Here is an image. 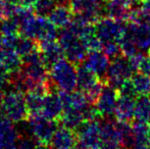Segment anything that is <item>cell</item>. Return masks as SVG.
Instances as JSON below:
<instances>
[{
    "mask_svg": "<svg viewBox=\"0 0 150 149\" xmlns=\"http://www.w3.org/2000/svg\"><path fill=\"white\" fill-rule=\"evenodd\" d=\"M124 34L132 40L138 51L150 50V26L128 23Z\"/></svg>",
    "mask_w": 150,
    "mask_h": 149,
    "instance_id": "30bf717a",
    "label": "cell"
},
{
    "mask_svg": "<svg viewBox=\"0 0 150 149\" xmlns=\"http://www.w3.org/2000/svg\"><path fill=\"white\" fill-rule=\"evenodd\" d=\"M117 127L119 130L120 146L126 149H131L133 145V130L129 121H117Z\"/></svg>",
    "mask_w": 150,
    "mask_h": 149,
    "instance_id": "484cf974",
    "label": "cell"
},
{
    "mask_svg": "<svg viewBox=\"0 0 150 149\" xmlns=\"http://www.w3.org/2000/svg\"><path fill=\"white\" fill-rule=\"evenodd\" d=\"M100 126L103 143L115 144V145L120 146V134L117 127V123L109 121V119H105V121H100Z\"/></svg>",
    "mask_w": 150,
    "mask_h": 149,
    "instance_id": "7402d4cb",
    "label": "cell"
},
{
    "mask_svg": "<svg viewBox=\"0 0 150 149\" xmlns=\"http://www.w3.org/2000/svg\"><path fill=\"white\" fill-rule=\"evenodd\" d=\"M27 127L30 135L38 142V144L48 146L54 132L56 131L57 124L56 121L47 119L42 113H35L29 115Z\"/></svg>",
    "mask_w": 150,
    "mask_h": 149,
    "instance_id": "3957f363",
    "label": "cell"
},
{
    "mask_svg": "<svg viewBox=\"0 0 150 149\" xmlns=\"http://www.w3.org/2000/svg\"><path fill=\"white\" fill-rule=\"evenodd\" d=\"M7 18V12H6V2L0 0V20Z\"/></svg>",
    "mask_w": 150,
    "mask_h": 149,
    "instance_id": "836d02e7",
    "label": "cell"
},
{
    "mask_svg": "<svg viewBox=\"0 0 150 149\" xmlns=\"http://www.w3.org/2000/svg\"><path fill=\"white\" fill-rule=\"evenodd\" d=\"M73 149H84V148H82V147H74Z\"/></svg>",
    "mask_w": 150,
    "mask_h": 149,
    "instance_id": "7bdbcfd3",
    "label": "cell"
},
{
    "mask_svg": "<svg viewBox=\"0 0 150 149\" xmlns=\"http://www.w3.org/2000/svg\"><path fill=\"white\" fill-rule=\"evenodd\" d=\"M18 139V134L12 125V121L0 112V145L16 144Z\"/></svg>",
    "mask_w": 150,
    "mask_h": 149,
    "instance_id": "ac0fdd59",
    "label": "cell"
},
{
    "mask_svg": "<svg viewBox=\"0 0 150 149\" xmlns=\"http://www.w3.org/2000/svg\"><path fill=\"white\" fill-rule=\"evenodd\" d=\"M20 24V33L25 37H28L35 41L43 40H56L57 31L56 27L45 16L31 13L22 20Z\"/></svg>",
    "mask_w": 150,
    "mask_h": 149,
    "instance_id": "6da1fadb",
    "label": "cell"
},
{
    "mask_svg": "<svg viewBox=\"0 0 150 149\" xmlns=\"http://www.w3.org/2000/svg\"><path fill=\"white\" fill-rule=\"evenodd\" d=\"M133 73L134 68L131 66L129 58L122 54L111 60L104 79L107 85L117 90L124 82L131 79Z\"/></svg>",
    "mask_w": 150,
    "mask_h": 149,
    "instance_id": "8992f818",
    "label": "cell"
},
{
    "mask_svg": "<svg viewBox=\"0 0 150 149\" xmlns=\"http://www.w3.org/2000/svg\"><path fill=\"white\" fill-rule=\"evenodd\" d=\"M117 99H119L117 90L109 85H104L98 99L94 103L95 107L99 112V115L101 117H109L115 114Z\"/></svg>",
    "mask_w": 150,
    "mask_h": 149,
    "instance_id": "9c48e42d",
    "label": "cell"
},
{
    "mask_svg": "<svg viewBox=\"0 0 150 149\" xmlns=\"http://www.w3.org/2000/svg\"><path fill=\"white\" fill-rule=\"evenodd\" d=\"M78 142L77 133L64 126L56 129L49 146L51 149H73Z\"/></svg>",
    "mask_w": 150,
    "mask_h": 149,
    "instance_id": "7c38bea8",
    "label": "cell"
},
{
    "mask_svg": "<svg viewBox=\"0 0 150 149\" xmlns=\"http://www.w3.org/2000/svg\"><path fill=\"white\" fill-rule=\"evenodd\" d=\"M55 2L56 0H37L33 6L34 11L41 16H49L51 10L55 6Z\"/></svg>",
    "mask_w": 150,
    "mask_h": 149,
    "instance_id": "f1b7e54d",
    "label": "cell"
},
{
    "mask_svg": "<svg viewBox=\"0 0 150 149\" xmlns=\"http://www.w3.org/2000/svg\"><path fill=\"white\" fill-rule=\"evenodd\" d=\"M148 59H149V62H150V50L148 51Z\"/></svg>",
    "mask_w": 150,
    "mask_h": 149,
    "instance_id": "b9f144b4",
    "label": "cell"
},
{
    "mask_svg": "<svg viewBox=\"0 0 150 149\" xmlns=\"http://www.w3.org/2000/svg\"><path fill=\"white\" fill-rule=\"evenodd\" d=\"M58 43L60 44L67 60L73 62L74 64H79L85 60L88 50L84 46L80 37L67 27L61 31L58 38Z\"/></svg>",
    "mask_w": 150,
    "mask_h": 149,
    "instance_id": "5b68a950",
    "label": "cell"
},
{
    "mask_svg": "<svg viewBox=\"0 0 150 149\" xmlns=\"http://www.w3.org/2000/svg\"><path fill=\"white\" fill-rule=\"evenodd\" d=\"M109 64V57L101 50L90 51L85 58V66L100 79L105 78Z\"/></svg>",
    "mask_w": 150,
    "mask_h": 149,
    "instance_id": "4fadbf2b",
    "label": "cell"
},
{
    "mask_svg": "<svg viewBox=\"0 0 150 149\" xmlns=\"http://www.w3.org/2000/svg\"><path fill=\"white\" fill-rule=\"evenodd\" d=\"M10 73H8L4 68L0 66V86L3 87L4 85H7L9 83Z\"/></svg>",
    "mask_w": 150,
    "mask_h": 149,
    "instance_id": "1f68e13d",
    "label": "cell"
},
{
    "mask_svg": "<svg viewBox=\"0 0 150 149\" xmlns=\"http://www.w3.org/2000/svg\"><path fill=\"white\" fill-rule=\"evenodd\" d=\"M99 81H100V78L97 77L85 64L79 66L77 68V87H79V89L84 93L87 92Z\"/></svg>",
    "mask_w": 150,
    "mask_h": 149,
    "instance_id": "d6986e66",
    "label": "cell"
},
{
    "mask_svg": "<svg viewBox=\"0 0 150 149\" xmlns=\"http://www.w3.org/2000/svg\"><path fill=\"white\" fill-rule=\"evenodd\" d=\"M46 95L40 94L38 92L29 91L26 96V103L28 106V109L30 114L35 113H41L42 105H43V100Z\"/></svg>",
    "mask_w": 150,
    "mask_h": 149,
    "instance_id": "4316f807",
    "label": "cell"
},
{
    "mask_svg": "<svg viewBox=\"0 0 150 149\" xmlns=\"http://www.w3.org/2000/svg\"><path fill=\"white\" fill-rule=\"evenodd\" d=\"M84 110L75 109V108L64 109L62 112V115L60 117L59 121H61L62 126L69 128V129L75 131V130H77L85 121Z\"/></svg>",
    "mask_w": 150,
    "mask_h": 149,
    "instance_id": "44dd1931",
    "label": "cell"
},
{
    "mask_svg": "<svg viewBox=\"0 0 150 149\" xmlns=\"http://www.w3.org/2000/svg\"><path fill=\"white\" fill-rule=\"evenodd\" d=\"M3 96H4L3 90H2V87L0 86V104L2 103V100H3Z\"/></svg>",
    "mask_w": 150,
    "mask_h": 149,
    "instance_id": "f35d334b",
    "label": "cell"
},
{
    "mask_svg": "<svg viewBox=\"0 0 150 149\" xmlns=\"http://www.w3.org/2000/svg\"><path fill=\"white\" fill-rule=\"evenodd\" d=\"M49 79L61 91L73 92L77 87V68L62 58L50 68Z\"/></svg>",
    "mask_w": 150,
    "mask_h": 149,
    "instance_id": "7a4b0ae2",
    "label": "cell"
},
{
    "mask_svg": "<svg viewBox=\"0 0 150 149\" xmlns=\"http://www.w3.org/2000/svg\"><path fill=\"white\" fill-rule=\"evenodd\" d=\"M20 33V24L14 18H4L0 24V34L4 36H13Z\"/></svg>",
    "mask_w": 150,
    "mask_h": 149,
    "instance_id": "83f0119b",
    "label": "cell"
},
{
    "mask_svg": "<svg viewBox=\"0 0 150 149\" xmlns=\"http://www.w3.org/2000/svg\"><path fill=\"white\" fill-rule=\"evenodd\" d=\"M102 51L106 54L108 57H117L120 55V47L119 42H106V43H102Z\"/></svg>",
    "mask_w": 150,
    "mask_h": 149,
    "instance_id": "f546056e",
    "label": "cell"
},
{
    "mask_svg": "<svg viewBox=\"0 0 150 149\" xmlns=\"http://www.w3.org/2000/svg\"><path fill=\"white\" fill-rule=\"evenodd\" d=\"M38 142L33 137H22L18 139L16 149H35Z\"/></svg>",
    "mask_w": 150,
    "mask_h": 149,
    "instance_id": "4dcf8cb0",
    "label": "cell"
},
{
    "mask_svg": "<svg viewBox=\"0 0 150 149\" xmlns=\"http://www.w3.org/2000/svg\"><path fill=\"white\" fill-rule=\"evenodd\" d=\"M112 1L119 2V3L122 4V5L127 6V7L133 8V6L136 5V4H139V1L140 0H112Z\"/></svg>",
    "mask_w": 150,
    "mask_h": 149,
    "instance_id": "d6a6232c",
    "label": "cell"
},
{
    "mask_svg": "<svg viewBox=\"0 0 150 149\" xmlns=\"http://www.w3.org/2000/svg\"><path fill=\"white\" fill-rule=\"evenodd\" d=\"M125 22L113 20L108 16H103L94 24V33L102 43L119 42L126 30Z\"/></svg>",
    "mask_w": 150,
    "mask_h": 149,
    "instance_id": "52a82bcc",
    "label": "cell"
},
{
    "mask_svg": "<svg viewBox=\"0 0 150 149\" xmlns=\"http://www.w3.org/2000/svg\"><path fill=\"white\" fill-rule=\"evenodd\" d=\"M0 149H16V144H9V145H0Z\"/></svg>",
    "mask_w": 150,
    "mask_h": 149,
    "instance_id": "74e56055",
    "label": "cell"
},
{
    "mask_svg": "<svg viewBox=\"0 0 150 149\" xmlns=\"http://www.w3.org/2000/svg\"><path fill=\"white\" fill-rule=\"evenodd\" d=\"M22 57L14 48L7 46L0 41V66L8 73H14L22 68Z\"/></svg>",
    "mask_w": 150,
    "mask_h": 149,
    "instance_id": "5bb4252c",
    "label": "cell"
},
{
    "mask_svg": "<svg viewBox=\"0 0 150 149\" xmlns=\"http://www.w3.org/2000/svg\"><path fill=\"white\" fill-rule=\"evenodd\" d=\"M38 49L41 53L43 62L47 68H50L55 62L62 59L63 50L56 40H43L38 44Z\"/></svg>",
    "mask_w": 150,
    "mask_h": 149,
    "instance_id": "8fae6325",
    "label": "cell"
},
{
    "mask_svg": "<svg viewBox=\"0 0 150 149\" xmlns=\"http://www.w3.org/2000/svg\"><path fill=\"white\" fill-rule=\"evenodd\" d=\"M37 0H18V4L25 7H33Z\"/></svg>",
    "mask_w": 150,
    "mask_h": 149,
    "instance_id": "e575fe53",
    "label": "cell"
},
{
    "mask_svg": "<svg viewBox=\"0 0 150 149\" xmlns=\"http://www.w3.org/2000/svg\"><path fill=\"white\" fill-rule=\"evenodd\" d=\"M131 8L122 5L119 2L112 1V0H106L103 7V14L113 20L126 22L129 20Z\"/></svg>",
    "mask_w": 150,
    "mask_h": 149,
    "instance_id": "ffe728a7",
    "label": "cell"
},
{
    "mask_svg": "<svg viewBox=\"0 0 150 149\" xmlns=\"http://www.w3.org/2000/svg\"><path fill=\"white\" fill-rule=\"evenodd\" d=\"M1 105L3 113L12 123L24 121L28 119L30 115L26 103V97L23 92L9 90L3 96Z\"/></svg>",
    "mask_w": 150,
    "mask_h": 149,
    "instance_id": "277c9868",
    "label": "cell"
},
{
    "mask_svg": "<svg viewBox=\"0 0 150 149\" xmlns=\"http://www.w3.org/2000/svg\"><path fill=\"white\" fill-rule=\"evenodd\" d=\"M45 147H47V146H43V145H39V146H37L35 149H45Z\"/></svg>",
    "mask_w": 150,
    "mask_h": 149,
    "instance_id": "60d3db41",
    "label": "cell"
},
{
    "mask_svg": "<svg viewBox=\"0 0 150 149\" xmlns=\"http://www.w3.org/2000/svg\"><path fill=\"white\" fill-rule=\"evenodd\" d=\"M134 119L138 121L150 125V97L147 95H139L136 98L134 110Z\"/></svg>",
    "mask_w": 150,
    "mask_h": 149,
    "instance_id": "603a6c76",
    "label": "cell"
},
{
    "mask_svg": "<svg viewBox=\"0 0 150 149\" xmlns=\"http://www.w3.org/2000/svg\"><path fill=\"white\" fill-rule=\"evenodd\" d=\"M131 82L137 95H147L150 93V76L137 72L131 77Z\"/></svg>",
    "mask_w": 150,
    "mask_h": 149,
    "instance_id": "d4e9b609",
    "label": "cell"
},
{
    "mask_svg": "<svg viewBox=\"0 0 150 149\" xmlns=\"http://www.w3.org/2000/svg\"><path fill=\"white\" fill-rule=\"evenodd\" d=\"M149 140H150V133H149Z\"/></svg>",
    "mask_w": 150,
    "mask_h": 149,
    "instance_id": "ee69618b",
    "label": "cell"
},
{
    "mask_svg": "<svg viewBox=\"0 0 150 149\" xmlns=\"http://www.w3.org/2000/svg\"><path fill=\"white\" fill-rule=\"evenodd\" d=\"M63 112V105L59 95L56 93H48L44 97L41 113L45 117L53 121H58Z\"/></svg>",
    "mask_w": 150,
    "mask_h": 149,
    "instance_id": "9a60e30c",
    "label": "cell"
},
{
    "mask_svg": "<svg viewBox=\"0 0 150 149\" xmlns=\"http://www.w3.org/2000/svg\"><path fill=\"white\" fill-rule=\"evenodd\" d=\"M73 14L69 3H59L49 13V20L56 28H65L73 20Z\"/></svg>",
    "mask_w": 150,
    "mask_h": 149,
    "instance_id": "e0dca14e",
    "label": "cell"
},
{
    "mask_svg": "<svg viewBox=\"0 0 150 149\" xmlns=\"http://www.w3.org/2000/svg\"><path fill=\"white\" fill-rule=\"evenodd\" d=\"M139 4L141 5V8L145 11L150 13V0H140Z\"/></svg>",
    "mask_w": 150,
    "mask_h": 149,
    "instance_id": "d590c367",
    "label": "cell"
},
{
    "mask_svg": "<svg viewBox=\"0 0 150 149\" xmlns=\"http://www.w3.org/2000/svg\"><path fill=\"white\" fill-rule=\"evenodd\" d=\"M5 2H9V3H18V0H3Z\"/></svg>",
    "mask_w": 150,
    "mask_h": 149,
    "instance_id": "ab89813d",
    "label": "cell"
},
{
    "mask_svg": "<svg viewBox=\"0 0 150 149\" xmlns=\"http://www.w3.org/2000/svg\"><path fill=\"white\" fill-rule=\"evenodd\" d=\"M76 131L80 147L84 149H100L103 143L100 121H84Z\"/></svg>",
    "mask_w": 150,
    "mask_h": 149,
    "instance_id": "ba28073f",
    "label": "cell"
},
{
    "mask_svg": "<svg viewBox=\"0 0 150 149\" xmlns=\"http://www.w3.org/2000/svg\"><path fill=\"white\" fill-rule=\"evenodd\" d=\"M13 48L18 55L22 58L26 57L27 55L31 54L32 52L38 50V44L36 43L35 40L30 39L25 36H16V41L13 44Z\"/></svg>",
    "mask_w": 150,
    "mask_h": 149,
    "instance_id": "cb8c5ba5",
    "label": "cell"
},
{
    "mask_svg": "<svg viewBox=\"0 0 150 149\" xmlns=\"http://www.w3.org/2000/svg\"><path fill=\"white\" fill-rule=\"evenodd\" d=\"M120 146L115 145V144H109V143H103L101 145L100 149H119Z\"/></svg>",
    "mask_w": 150,
    "mask_h": 149,
    "instance_id": "8d00e7d4",
    "label": "cell"
},
{
    "mask_svg": "<svg viewBox=\"0 0 150 149\" xmlns=\"http://www.w3.org/2000/svg\"><path fill=\"white\" fill-rule=\"evenodd\" d=\"M137 97L127 95H120L117 99V108H115V117L117 121H130L134 119L135 102Z\"/></svg>",
    "mask_w": 150,
    "mask_h": 149,
    "instance_id": "2e32d148",
    "label": "cell"
}]
</instances>
